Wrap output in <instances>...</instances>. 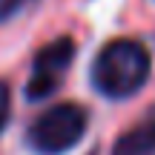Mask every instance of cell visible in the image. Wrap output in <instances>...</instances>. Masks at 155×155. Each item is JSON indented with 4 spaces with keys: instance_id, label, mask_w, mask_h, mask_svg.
I'll return each instance as SVG.
<instances>
[{
    "instance_id": "cell-5",
    "label": "cell",
    "mask_w": 155,
    "mask_h": 155,
    "mask_svg": "<svg viewBox=\"0 0 155 155\" xmlns=\"http://www.w3.org/2000/svg\"><path fill=\"white\" fill-rule=\"evenodd\" d=\"M9 106H12V98H9V86L0 81V129L6 127L9 121Z\"/></svg>"
},
{
    "instance_id": "cell-4",
    "label": "cell",
    "mask_w": 155,
    "mask_h": 155,
    "mask_svg": "<svg viewBox=\"0 0 155 155\" xmlns=\"http://www.w3.org/2000/svg\"><path fill=\"white\" fill-rule=\"evenodd\" d=\"M112 155H155V118H147L124 132L112 147Z\"/></svg>"
},
{
    "instance_id": "cell-1",
    "label": "cell",
    "mask_w": 155,
    "mask_h": 155,
    "mask_svg": "<svg viewBox=\"0 0 155 155\" xmlns=\"http://www.w3.org/2000/svg\"><path fill=\"white\" fill-rule=\"evenodd\" d=\"M150 78V52L138 40H112L92 63V83L106 98H129Z\"/></svg>"
},
{
    "instance_id": "cell-2",
    "label": "cell",
    "mask_w": 155,
    "mask_h": 155,
    "mask_svg": "<svg viewBox=\"0 0 155 155\" xmlns=\"http://www.w3.org/2000/svg\"><path fill=\"white\" fill-rule=\"evenodd\" d=\"M86 112L78 104H58L46 109L29 129V144L40 155H61L72 150L86 132Z\"/></svg>"
},
{
    "instance_id": "cell-6",
    "label": "cell",
    "mask_w": 155,
    "mask_h": 155,
    "mask_svg": "<svg viewBox=\"0 0 155 155\" xmlns=\"http://www.w3.org/2000/svg\"><path fill=\"white\" fill-rule=\"evenodd\" d=\"M15 9H17V0H0V20H6Z\"/></svg>"
},
{
    "instance_id": "cell-3",
    "label": "cell",
    "mask_w": 155,
    "mask_h": 155,
    "mask_svg": "<svg viewBox=\"0 0 155 155\" xmlns=\"http://www.w3.org/2000/svg\"><path fill=\"white\" fill-rule=\"evenodd\" d=\"M72 58H75V40L72 38H61V40H52L49 46H43L38 52V58H35L32 78L26 83V98L38 101V98L52 95L55 86L63 81Z\"/></svg>"
}]
</instances>
